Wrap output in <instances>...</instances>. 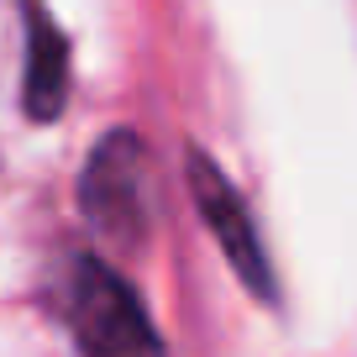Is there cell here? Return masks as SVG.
Returning a JSON list of instances; mask_svg holds the SVG:
<instances>
[{"mask_svg": "<svg viewBox=\"0 0 357 357\" xmlns=\"http://www.w3.org/2000/svg\"><path fill=\"white\" fill-rule=\"evenodd\" d=\"M58 310H63L79 357H163V336H158L147 305L95 252H74L63 263Z\"/></svg>", "mask_w": 357, "mask_h": 357, "instance_id": "1", "label": "cell"}, {"mask_svg": "<svg viewBox=\"0 0 357 357\" xmlns=\"http://www.w3.org/2000/svg\"><path fill=\"white\" fill-rule=\"evenodd\" d=\"M79 211L89 231L121 247H142L153 226V174H147V147L137 132H105L95 142L79 174Z\"/></svg>", "mask_w": 357, "mask_h": 357, "instance_id": "2", "label": "cell"}, {"mask_svg": "<svg viewBox=\"0 0 357 357\" xmlns=\"http://www.w3.org/2000/svg\"><path fill=\"white\" fill-rule=\"evenodd\" d=\"M184 174H190V195H195V205H200L211 236L221 242L231 273H236V279H242L263 305H279L273 263H268V247H263V236H257V221H252V211H247L242 190L221 174V163H215L205 147H190V153H184Z\"/></svg>", "mask_w": 357, "mask_h": 357, "instance_id": "3", "label": "cell"}, {"mask_svg": "<svg viewBox=\"0 0 357 357\" xmlns=\"http://www.w3.org/2000/svg\"><path fill=\"white\" fill-rule=\"evenodd\" d=\"M26 26V58H22V116L37 126L58 121L68 100V37L47 16L43 0H16Z\"/></svg>", "mask_w": 357, "mask_h": 357, "instance_id": "4", "label": "cell"}]
</instances>
